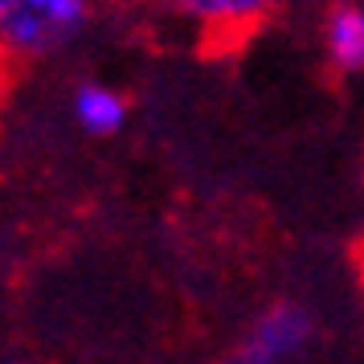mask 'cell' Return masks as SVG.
Instances as JSON below:
<instances>
[{
    "label": "cell",
    "instance_id": "8992f818",
    "mask_svg": "<svg viewBox=\"0 0 364 364\" xmlns=\"http://www.w3.org/2000/svg\"><path fill=\"white\" fill-rule=\"evenodd\" d=\"M0 13H4V4H0Z\"/></svg>",
    "mask_w": 364,
    "mask_h": 364
},
{
    "label": "cell",
    "instance_id": "6da1fadb",
    "mask_svg": "<svg viewBox=\"0 0 364 364\" xmlns=\"http://www.w3.org/2000/svg\"><path fill=\"white\" fill-rule=\"evenodd\" d=\"M86 9L82 4H62V0H21V4H4L0 13V29L13 46L25 50H41L70 37L82 25Z\"/></svg>",
    "mask_w": 364,
    "mask_h": 364
},
{
    "label": "cell",
    "instance_id": "277c9868",
    "mask_svg": "<svg viewBox=\"0 0 364 364\" xmlns=\"http://www.w3.org/2000/svg\"><path fill=\"white\" fill-rule=\"evenodd\" d=\"M74 107H78L82 127L95 132V135H111L119 123H123V102H119L111 90H102V86H82L78 99H74Z\"/></svg>",
    "mask_w": 364,
    "mask_h": 364
},
{
    "label": "cell",
    "instance_id": "5b68a950",
    "mask_svg": "<svg viewBox=\"0 0 364 364\" xmlns=\"http://www.w3.org/2000/svg\"><path fill=\"white\" fill-rule=\"evenodd\" d=\"M360 250H364V246H360ZM360 274H364V254H360Z\"/></svg>",
    "mask_w": 364,
    "mask_h": 364
},
{
    "label": "cell",
    "instance_id": "7a4b0ae2",
    "mask_svg": "<svg viewBox=\"0 0 364 364\" xmlns=\"http://www.w3.org/2000/svg\"><path fill=\"white\" fill-rule=\"evenodd\" d=\"M311 331V319L299 307H274L258 319V328L250 331L246 348H237L225 364H279L287 360L295 348H303Z\"/></svg>",
    "mask_w": 364,
    "mask_h": 364
},
{
    "label": "cell",
    "instance_id": "3957f363",
    "mask_svg": "<svg viewBox=\"0 0 364 364\" xmlns=\"http://www.w3.org/2000/svg\"><path fill=\"white\" fill-rule=\"evenodd\" d=\"M331 58L344 70H364V13L360 9H340L328 25Z\"/></svg>",
    "mask_w": 364,
    "mask_h": 364
}]
</instances>
